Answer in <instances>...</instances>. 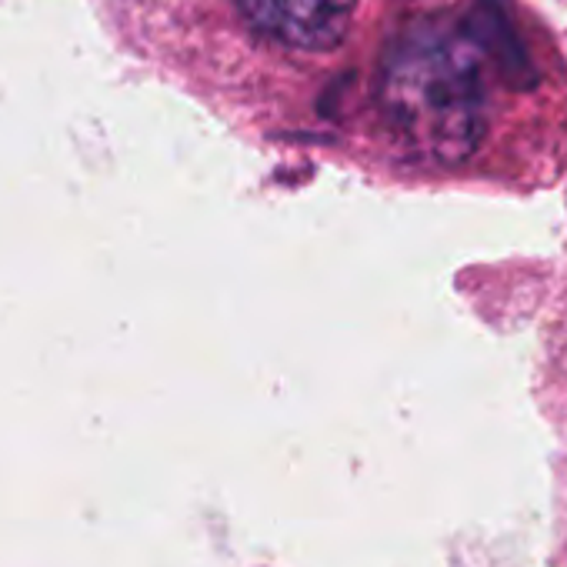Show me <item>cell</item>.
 Wrapping results in <instances>:
<instances>
[{
  "mask_svg": "<svg viewBox=\"0 0 567 567\" xmlns=\"http://www.w3.org/2000/svg\"><path fill=\"white\" fill-rule=\"evenodd\" d=\"M378 104L414 157L427 164L467 161L487 131V84L477 48L441 28L404 34L381 64Z\"/></svg>",
  "mask_w": 567,
  "mask_h": 567,
  "instance_id": "cell-1",
  "label": "cell"
},
{
  "mask_svg": "<svg viewBox=\"0 0 567 567\" xmlns=\"http://www.w3.org/2000/svg\"><path fill=\"white\" fill-rule=\"evenodd\" d=\"M244 18L291 51H331L354 21L358 0H237Z\"/></svg>",
  "mask_w": 567,
  "mask_h": 567,
  "instance_id": "cell-2",
  "label": "cell"
}]
</instances>
